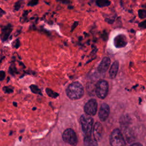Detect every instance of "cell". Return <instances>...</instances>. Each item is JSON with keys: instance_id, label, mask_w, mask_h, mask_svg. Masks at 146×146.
Segmentation results:
<instances>
[{"instance_id": "obj_1", "label": "cell", "mask_w": 146, "mask_h": 146, "mask_svg": "<svg viewBox=\"0 0 146 146\" xmlns=\"http://www.w3.org/2000/svg\"><path fill=\"white\" fill-rule=\"evenodd\" d=\"M66 93L70 99L78 100L83 97L84 88L79 82H74L68 85L66 88Z\"/></svg>"}, {"instance_id": "obj_2", "label": "cell", "mask_w": 146, "mask_h": 146, "mask_svg": "<svg viewBox=\"0 0 146 146\" xmlns=\"http://www.w3.org/2000/svg\"><path fill=\"white\" fill-rule=\"evenodd\" d=\"M80 121L84 136L87 137L91 136L94 122L93 119L91 117V116L87 114H84L81 116Z\"/></svg>"}, {"instance_id": "obj_3", "label": "cell", "mask_w": 146, "mask_h": 146, "mask_svg": "<svg viewBox=\"0 0 146 146\" xmlns=\"http://www.w3.org/2000/svg\"><path fill=\"white\" fill-rule=\"evenodd\" d=\"M110 143L111 146H125V141L120 129L116 128L112 131L110 137Z\"/></svg>"}, {"instance_id": "obj_4", "label": "cell", "mask_w": 146, "mask_h": 146, "mask_svg": "<svg viewBox=\"0 0 146 146\" xmlns=\"http://www.w3.org/2000/svg\"><path fill=\"white\" fill-rule=\"evenodd\" d=\"M108 92V83L105 80H99L96 84L95 88V92L96 96L102 99H104Z\"/></svg>"}, {"instance_id": "obj_5", "label": "cell", "mask_w": 146, "mask_h": 146, "mask_svg": "<svg viewBox=\"0 0 146 146\" xmlns=\"http://www.w3.org/2000/svg\"><path fill=\"white\" fill-rule=\"evenodd\" d=\"M62 139L64 141L72 146H75L78 143L75 131L71 128H67L63 132Z\"/></svg>"}, {"instance_id": "obj_6", "label": "cell", "mask_w": 146, "mask_h": 146, "mask_svg": "<svg viewBox=\"0 0 146 146\" xmlns=\"http://www.w3.org/2000/svg\"><path fill=\"white\" fill-rule=\"evenodd\" d=\"M98 103L96 99H90L84 105V111L86 114L89 116H94L97 112Z\"/></svg>"}, {"instance_id": "obj_7", "label": "cell", "mask_w": 146, "mask_h": 146, "mask_svg": "<svg viewBox=\"0 0 146 146\" xmlns=\"http://www.w3.org/2000/svg\"><path fill=\"white\" fill-rule=\"evenodd\" d=\"M110 109L109 106L106 103H102L98 112V116L100 121H106L110 115Z\"/></svg>"}, {"instance_id": "obj_8", "label": "cell", "mask_w": 146, "mask_h": 146, "mask_svg": "<svg viewBox=\"0 0 146 146\" xmlns=\"http://www.w3.org/2000/svg\"><path fill=\"white\" fill-rule=\"evenodd\" d=\"M113 44L116 48H121L125 47L127 44V39L125 35L119 34L113 39Z\"/></svg>"}, {"instance_id": "obj_9", "label": "cell", "mask_w": 146, "mask_h": 146, "mask_svg": "<svg viewBox=\"0 0 146 146\" xmlns=\"http://www.w3.org/2000/svg\"><path fill=\"white\" fill-rule=\"evenodd\" d=\"M103 126L99 122H96L93 128V135L94 137L98 141H99L103 136Z\"/></svg>"}, {"instance_id": "obj_10", "label": "cell", "mask_w": 146, "mask_h": 146, "mask_svg": "<svg viewBox=\"0 0 146 146\" xmlns=\"http://www.w3.org/2000/svg\"><path fill=\"white\" fill-rule=\"evenodd\" d=\"M111 60L108 57H104L98 67V71L101 74L106 72L110 67Z\"/></svg>"}, {"instance_id": "obj_11", "label": "cell", "mask_w": 146, "mask_h": 146, "mask_svg": "<svg viewBox=\"0 0 146 146\" xmlns=\"http://www.w3.org/2000/svg\"><path fill=\"white\" fill-rule=\"evenodd\" d=\"M119 62L116 60L111 65L110 68V71H109V76L110 77V78L111 79H114L118 72V70H119Z\"/></svg>"}, {"instance_id": "obj_12", "label": "cell", "mask_w": 146, "mask_h": 146, "mask_svg": "<svg viewBox=\"0 0 146 146\" xmlns=\"http://www.w3.org/2000/svg\"><path fill=\"white\" fill-rule=\"evenodd\" d=\"M84 144L85 146H98L97 141L91 136L84 137Z\"/></svg>"}, {"instance_id": "obj_13", "label": "cell", "mask_w": 146, "mask_h": 146, "mask_svg": "<svg viewBox=\"0 0 146 146\" xmlns=\"http://www.w3.org/2000/svg\"><path fill=\"white\" fill-rule=\"evenodd\" d=\"M96 5L99 6V7H104V6H107L110 5V2L108 1H102V0H99L97 1L96 2Z\"/></svg>"}, {"instance_id": "obj_14", "label": "cell", "mask_w": 146, "mask_h": 146, "mask_svg": "<svg viewBox=\"0 0 146 146\" xmlns=\"http://www.w3.org/2000/svg\"><path fill=\"white\" fill-rule=\"evenodd\" d=\"M30 88L31 91V92H33L34 94H39V95H42V92L40 91V90H39V88L35 85H31L30 87Z\"/></svg>"}, {"instance_id": "obj_15", "label": "cell", "mask_w": 146, "mask_h": 146, "mask_svg": "<svg viewBox=\"0 0 146 146\" xmlns=\"http://www.w3.org/2000/svg\"><path fill=\"white\" fill-rule=\"evenodd\" d=\"M46 91L47 94V95L50 96V97H52V98H56L58 96V94L55 92H54L52 90H51V89L50 88H46Z\"/></svg>"}, {"instance_id": "obj_16", "label": "cell", "mask_w": 146, "mask_h": 146, "mask_svg": "<svg viewBox=\"0 0 146 146\" xmlns=\"http://www.w3.org/2000/svg\"><path fill=\"white\" fill-rule=\"evenodd\" d=\"M4 31H5V33L2 32V34L3 33V35H2V37H3L4 39L5 40L7 38V36H8L9 34H10V30H9V28H5Z\"/></svg>"}, {"instance_id": "obj_17", "label": "cell", "mask_w": 146, "mask_h": 146, "mask_svg": "<svg viewBox=\"0 0 146 146\" xmlns=\"http://www.w3.org/2000/svg\"><path fill=\"white\" fill-rule=\"evenodd\" d=\"M3 91L5 93H11L13 91V89L9 87H7V86H5V87H3Z\"/></svg>"}, {"instance_id": "obj_18", "label": "cell", "mask_w": 146, "mask_h": 146, "mask_svg": "<svg viewBox=\"0 0 146 146\" xmlns=\"http://www.w3.org/2000/svg\"><path fill=\"white\" fill-rule=\"evenodd\" d=\"M5 76V72L3 71H1L0 72V78H1V81L3 80V79H4Z\"/></svg>"}, {"instance_id": "obj_19", "label": "cell", "mask_w": 146, "mask_h": 146, "mask_svg": "<svg viewBox=\"0 0 146 146\" xmlns=\"http://www.w3.org/2000/svg\"><path fill=\"white\" fill-rule=\"evenodd\" d=\"M130 146H143V145L139 143H136L134 144H132V145H131Z\"/></svg>"}]
</instances>
